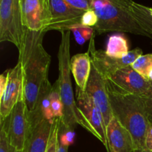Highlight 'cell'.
I'll list each match as a JSON object with an SVG mask.
<instances>
[{
  "mask_svg": "<svg viewBox=\"0 0 152 152\" xmlns=\"http://www.w3.org/2000/svg\"><path fill=\"white\" fill-rule=\"evenodd\" d=\"M73 32L76 41L78 44L83 45L87 40H91L94 35V28L83 26L82 25H75L70 29Z\"/></svg>",
  "mask_w": 152,
  "mask_h": 152,
  "instance_id": "obj_22",
  "label": "cell"
},
{
  "mask_svg": "<svg viewBox=\"0 0 152 152\" xmlns=\"http://www.w3.org/2000/svg\"><path fill=\"white\" fill-rule=\"evenodd\" d=\"M145 149L152 151V124L150 123L145 139Z\"/></svg>",
  "mask_w": 152,
  "mask_h": 152,
  "instance_id": "obj_27",
  "label": "cell"
},
{
  "mask_svg": "<svg viewBox=\"0 0 152 152\" xmlns=\"http://www.w3.org/2000/svg\"><path fill=\"white\" fill-rule=\"evenodd\" d=\"M106 80L122 91L143 97L149 91L152 82L146 80L134 70L132 65L117 71Z\"/></svg>",
  "mask_w": 152,
  "mask_h": 152,
  "instance_id": "obj_12",
  "label": "cell"
},
{
  "mask_svg": "<svg viewBox=\"0 0 152 152\" xmlns=\"http://www.w3.org/2000/svg\"><path fill=\"white\" fill-rule=\"evenodd\" d=\"M141 152H151V151H148V150H146V149H144V150H142V151Z\"/></svg>",
  "mask_w": 152,
  "mask_h": 152,
  "instance_id": "obj_31",
  "label": "cell"
},
{
  "mask_svg": "<svg viewBox=\"0 0 152 152\" xmlns=\"http://www.w3.org/2000/svg\"><path fill=\"white\" fill-rule=\"evenodd\" d=\"M130 51L128 41L125 37L120 34L112 35L108 38L105 52L108 56L114 58H123Z\"/></svg>",
  "mask_w": 152,
  "mask_h": 152,
  "instance_id": "obj_18",
  "label": "cell"
},
{
  "mask_svg": "<svg viewBox=\"0 0 152 152\" xmlns=\"http://www.w3.org/2000/svg\"><path fill=\"white\" fill-rule=\"evenodd\" d=\"M61 42L58 51L59 77L57 82L61 99L63 105V116L61 119V127L74 131L77 125L95 136L94 132L78 111L77 102L73 93L71 80V31H61Z\"/></svg>",
  "mask_w": 152,
  "mask_h": 152,
  "instance_id": "obj_3",
  "label": "cell"
},
{
  "mask_svg": "<svg viewBox=\"0 0 152 152\" xmlns=\"http://www.w3.org/2000/svg\"><path fill=\"white\" fill-rule=\"evenodd\" d=\"M71 74L78 88L86 91L91 71L92 63L88 52L77 53L71 58Z\"/></svg>",
  "mask_w": 152,
  "mask_h": 152,
  "instance_id": "obj_16",
  "label": "cell"
},
{
  "mask_svg": "<svg viewBox=\"0 0 152 152\" xmlns=\"http://www.w3.org/2000/svg\"><path fill=\"white\" fill-rule=\"evenodd\" d=\"M68 146L63 145L59 140V146H58V152H68Z\"/></svg>",
  "mask_w": 152,
  "mask_h": 152,
  "instance_id": "obj_28",
  "label": "cell"
},
{
  "mask_svg": "<svg viewBox=\"0 0 152 152\" xmlns=\"http://www.w3.org/2000/svg\"><path fill=\"white\" fill-rule=\"evenodd\" d=\"M20 0L0 1V42L13 43L20 50L26 33Z\"/></svg>",
  "mask_w": 152,
  "mask_h": 152,
  "instance_id": "obj_5",
  "label": "cell"
},
{
  "mask_svg": "<svg viewBox=\"0 0 152 152\" xmlns=\"http://www.w3.org/2000/svg\"><path fill=\"white\" fill-rule=\"evenodd\" d=\"M98 16L94 10H90L85 12L81 19V25L83 26L94 28L97 24Z\"/></svg>",
  "mask_w": 152,
  "mask_h": 152,
  "instance_id": "obj_23",
  "label": "cell"
},
{
  "mask_svg": "<svg viewBox=\"0 0 152 152\" xmlns=\"http://www.w3.org/2000/svg\"><path fill=\"white\" fill-rule=\"evenodd\" d=\"M65 2L72 8L80 11H88L91 10V0H65Z\"/></svg>",
  "mask_w": 152,
  "mask_h": 152,
  "instance_id": "obj_24",
  "label": "cell"
},
{
  "mask_svg": "<svg viewBox=\"0 0 152 152\" xmlns=\"http://www.w3.org/2000/svg\"><path fill=\"white\" fill-rule=\"evenodd\" d=\"M91 10L98 16L94 27V35L110 31L129 33L151 39L125 6L123 0H91Z\"/></svg>",
  "mask_w": 152,
  "mask_h": 152,
  "instance_id": "obj_4",
  "label": "cell"
},
{
  "mask_svg": "<svg viewBox=\"0 0 152 152\" xmlns=\"http://www.w3.org/2000/svg\"><path fill=\"white\" fill-rule=\"evenodd\" d=\"M61 119L62 118H54L52 120L51 132L46 152H58Z\"/></svg>",
  "mask_w": 152,
  "mask_h": 152,
  "instance_id": "obj_21",
  "label": "cell"
},
{
  "mask_svg": "<svg viewBox=\"0 0 152 152\" xmlns=\"http://www.w3.org/2000/svg\"><path fill=\"white\" fill-rule=\"evenodd\" d=\"M148 10H149V13H150V14H151V16L152 17V8H151V7H148Z\"/></svg>",
  "mask_w": 152,
  "mask_h": 152,
  "instance_id": "obj_30",
  "label": "cell"
},
{
  "mask_svg": "<svg viewBox=\"0 0 152 152\" xmlns=\"http://www.w3.org/2000/svg\"><path fill=\"white\" fill-rule=\"evenodd\" d=\"M0 125L5 129L10 145L17 151H25L31 130V123L24 94L10 116L4 120H0Z\"/></svg>",
  "mask_w": 152,
  "mask_h": 152,
  "instance_id": "obj_6",
  "label": "cell"
},
{
  "mask_svg": "<svg viewBox=\"0 0 152 152\" xmlns=\"http://www.w3.org/2000/svg\"><path fill=\"white\" fill-rule=\"evenodd\" d=\"M151 152H152V151H151Z\"/></svg>",
  "mask_w": 152,
  "mask_h": 152,
  "instance_id": "obj_33",
  "label": "cell"
},
{
  "mask_svg": "<svg viewBox=\"0 0 152 152\" xmlns=\"http://www.w3.org/2000/svg\"><path fill=\"white\" fill-rule=\"evenodd\" d=\"M95 37L96 36H94L90 40L88 52L90 55L92 65L105 79L111 77L120 69L132 65L139 56L142 55V50L140 48H135L130 50L123 58L117 59L108 56L105 50L95 48Z\"/></svg>",
  "mask_w": 152,
  "mask_h": 152,
  "instance_id": "obj_7",
  "label": "cell"
},
{
  "mask_svg": "<svg viewBox=\"0 0 152 152\" xmlns=\"http://www.w3.org/2000/svg\"><path fill=\"white\" fill-rule=\"evenodd\" d=\"M22 19L27 29L45 31L52 20L50 0H20Z\"/></svg>",
  "mask_w": 152,
  "mask_h": 152,
  "instance_id": "obj_9",
  "label": "cell"
},
{
  "mask_svg": "<svg viewBox=\"0 0 152 152\" xmlns=\"http://www.w3.org/2000/svg\"><path fill=\"white\" fill-rule=\"evenodd\" d=\"M151 123V124H152V123Z\"/></svg>",
  "mask_w": 152,
  "mask_h": 152,
  "instance_id": "obj_32",
  "label": "cell"
},
{
  "mask_svg": "<svg viewBox=\"0 0 152 152\" xmlns=\"http://www.w3.org/2000/svg\"><path fill=\"white\" fill-rule=\"evenodd\" d=\"M31 130L27 142L25 152H46L50 132L52 121L48 120L39 108L29 111Z\"/></svg>",
  "mask_w": 152,
  "mask_h": 152,
  "instance_id": "obj_11",
  "label": "cell"
},
{
  "mask_svg": "<svg viewBox=\"0 0 152 152\" xmlns=\"http://www.w3.org/2000/svg\"><path fill=\"white\" fill-rule=\"evenodd\" d=\"M7 83L4 91L0 94V120L10 116L13 108L23 95V76L22 64L18 61L13 68L6 71Z\"/></svg>",
  "mask_w": 152,
  "mask_h": 152,
  "instance_id": "obj_8",
  "label": "cell"
},
{
  "mask_svg": "<svg viewBox=\"0 0 152 152\" xmlns=\"http://www.w3.org/2000/svg\"><path fill=\"white\" fill-rule=\"evenodd\" d=\"M148 79H149L150 81H151V82H152V70H151V72H150L149 76H148Z\"/></svg>",
  "mask_w": 152,
  "mask_h": 152,
  "instance_id": "obj_29",
  "label": "cell"
},
{
  "mask_svg": "<svg viewBox=\"0 0 152 152\" xmlns=\"http://www.w3.org/2000/svg\"><path fill=\"white\" fill-rule=\"evenodd\" d=\"M46 32L27 29L19 60L22 64L24 99L29 111L36 108L39 91L48 80V70L51 58L45 49L43 39Z\"/></svg>",
  "mask_w": 152,
  "mask_h": 152,
  "instance_id": "obj_1",
  "label": "cell"
},
{
  "mask_svg": "<svg viewBox=\"0 0 152 152\" xmlns=\"http://www.w3.org/2000/svg\"><path fill=\"white\" fill-rule=\"evenodd\" d=\"M52 20L48 27L46 32L49 31L65 30L70 31L72 27L81 25V19L84 11H80L70 7L65 0H50Z\"/></svg>",
  "mask_w": 152,
  "mask_h": 152,
  "instance_id": "obj_14",
  "label": "cell"
},
{
  "mask_svg": "<svg viewBox=\"0 0 152 152\" xmlns=\"http://www.w3.org/2000/svg\"><path fill=\"white\" fill-rule=\"evenodd\" d=\"M86 92L101 112L107 126L112 120L113 114L106 88V79L104 78L93 65Z\"/></svg>",
  "mask_w": 152,
  "mask_h": 152,
  "instance_id": "obj_13",
  "label": "cell"
},
{
  "mask_svg": "<svg viewBox=\"0 0 152 152\" xmlns=\"http://www.w3.org/2000/svg\"><path fill=\"white\" fill-rule=\"evenodd\" d=\"M106 88L113 117L133 137L135 152L145 149V139L150 124L140 96L125 93L106 80Z\"/></svg>",
  "mask_w": 152,
  "mask_h": 152,
  "instance_id": "obj_2",
  "label": "cell"
},
{
  "mask_svg": "<svg viewBox=\"0 0 152 152\" xmlns=\"http://www.w3.org/2000/svg\"><path fill=\"white\" fill-rule=\"evenodd\" d=\"M141 98L143 102L144 108H145V111L148 120L150 121V123H152V84L148 94L145 96Z\"/></svg>",
  "mask_w": 152,
  "mask_h": 152,
  "instance_id": "obj_26",
  "label": "cell"
},
{
  "mask_svg": "<svg viewBox=\"0 0 152 152\" xmlns=\"http://www.w3.org/2000/svg\"><path fill=\"white\" fill-rule=\"evenodd\" d=\"M50 109L53 118H62L63 116V105L59 94V86L57 82H55L52 87L50 95Z\"/></svg>",
  "mask_w": 152,
  "mask_h": 152,
  "instance_id": "obj_20",
  "label": "cell"
},
{
  "mask_svg": "<svg viewBox=\"0 0 152 152\" xmlns=\"http://www.w3.org/2000/svg\"><path fill=\"white\" fill-rule=\"evenodd\" d=\"M107 152H135L133 137L115 117L106 126Z\"/></svg>",
  "mask_w": 152,
  "mask_h": 152,
  "instance_id": "obj_15",
  "label": "cell"
},
{
  "mask_svg": "<svg viewBox=\"0 0 152 152\" xmlns=\"http://www.w3.org/2000/svg\"><path fill=\"white\" fill-rule=\"evenodd\" d=\"M123 2L140 25L152 37V17L148 7L129 0H123Z\"/></svg>",
  "mask_w": 152,
  "mask_h": 152,
  "instance_id": "obj_17",
  "label": "cell"
},
{
  "mask_svg": "<svg viewBox=\"0 0 152 152\" xmlns=\"http://www.w3.org/2000/svg\"><path fill=\"white\" fill-rule=\"evenodd\" d=\"M132 67L142 77L149 80L148 76L152 70V53L141 55L134 62Z\"/></svg>",
  "mask_w": 152,
  "mask_h": 152,
  "instance_id": "obj_19",
  "label": "cell"
},
{
  "mask_svg": "<svg viewBox=\"0 0 152 152\" xmlns=\"http://www.w3.org/2000/svg\"><path fill=\"white\" fill-rule=\"evenodd\" d=\"M74 137H75V132H74V131L64 129L60 126V130H59V141L63 145L69 147V145H71L74 142Z\"/></svg>",
  "mask_w": 152,
  "mask_h": 152,
  "instance_id": "obj_25",
  "label": "cell"
},
{
  "mask_svg": "<svg viewBox=\"0 0 152 152\" xmlns=\"http://www.w3.org/2000/svg\"><path fill=\"white\" fill-rule=\"evenodd\" d=\"M76 102L78 111L81 117L91 127L94 132L95 137L97 138L108 150V141L106 136V126L104 118L90 96L77 87Z\"/></svg>",
  "mask_w": 152,
  "mask_h": 152,
  "instance_id": "obj_10",
  "label": "cell"
}]
</instances>
